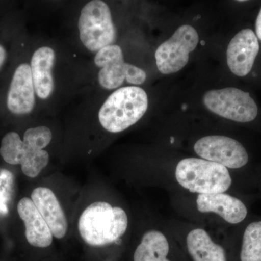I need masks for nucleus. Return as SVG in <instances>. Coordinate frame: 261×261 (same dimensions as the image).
Instances as JSON below:
<instances>
[{
	"label": "nucleus",
	"mask_w": 261,
	"mask_h": 261,
	"mask_svg": "<svg viewBox=\"0 0 261 261\" xmlns=\"http://www.w3.org/2000/svg\"><path fill=\"white\" fill-rule=\"evenodd\" d=\"M31 199L47 223L53 237L64 238L68 231V221L54 192L47 187H37L33 190Z\"/></svg>",
	"instance_id": "nucleus-13"
},
{
	"label": "nucleus",
	"mask_w": 261,
	"mask_h": 261,
	"mask_svg": "<svg viewBox=\"0 0 261 261\" xmlns=\"http://www.w3.org/2000/svg\"><path fill=\"white\" fill-rule=\"evenodd\" d=\"M81 41L92 53L114 44L116 29L109 6L101 0H92L81 10L78 23Z\"/></svg>",
	"instance_id": "nucleus-5"
},
{
	"label": "nucleus",
	"mask_w": 261,
	"mask_h": 261,
	"mask_svg": "<svg viewBox=\"0 0 261 261\" xmlns=\"http://www.w3.org/2000/svg\"><path fill=\"white\" fill-rule=\"evenodd\" d=\"M36 92L29 63L21 62L15 65L5 96V106L14 116H28L34 111Z\"/></svg>",
	"instance_id": "nucleus-10"
},
{
	"label": "nucleus",
	"mask_w": 261,
	"mask_h": 261,
	"mask_svg": "<svg viewBox=\"0 0 261 261\" xmlns=\"http://www.w3.org/2000/svg\"><path fill=\"white\" fill-rule=\"evenodd\" d=\"M94 64L99 68L98 82L103 89L118 88L126 80L128 84L140 85L145 82V71L125 63L121 48L117 44L107 46L96 53Z\"/></svg>",
	"instance_id": "nucleus-6"
},
{
	"label": "nucleus",
	"mask_w": 261,
	"mask_h": 261,
	"mask_svg": "<svg viewBox=\"0 0 261 261\" xmlns=\"http://www.w3.org/2000/svg\"><path fill=\"white\" fill-rule=\"evenodd\" d=\"M198 42V34L191 25L178 28L172 37L156 49L154 58L159 71L171 74L181 70L188 63L190 53L195 50Z\"/></svg>",
	"instance_id": "nucleus-8"
},
{
	"label": "nucleus",
	"mask_w": 261,
	"mask_h": 261,
	"mask_svg": "<svg viewBox=\"0 0 261 261\" xmlns=\"http://www.w3.org/2000/svg\"><path fill=\"white\" fill-rule=\"evenodd\" d=\"M51 139V130L45 126L28 128L23 140L17 132H10L2 139L0 154L8 164L20 165L24 175L35 178L49 163V153L44 149Z\"/></svg>",
	"instance_id": "nucleus-1"
},
{
	"label": "nucleus",
	"mask_w": 261,
	"mask_h": 261,
	"mask_svg": "<svg viewBox=\"0 0 261 261\" xmlns=\"http://www.w3.org/2000/svg\"><path fill=\"white\" fill-rule=\"evenodd\" d=\"M196 207L201 214H216L227 224H241L246 219L248 210L238 197L224 193L197 195Z\"/></svg>",
	"instance_id": "nucleus-12"
},
{
	"label": "nucleus",
	"mask_w": 261,
	"mask_h": 261,
	"mask_svg": "<svg viewBox=\"0 0 261 261\" xmlns=\"http://www.w3.org/2000/svg\"><path fill=\"white\" fill-rule=\"evenodd\" d=\"M8 58V51L3 43L0 42V73L6 64Z\"/></svg>",
	"instance_id": "nucleus-19"
},
{
	"label": "nucleus",
	"mask_w": 261,
	"mask_h": 261,
	"mask_svg": "<svg viewBox=\"0 0 261 261\" xmlns=\"http://www.w3.org/2000/svg\"><path fill=\"white\" fill-rule=\"evenodd\" d=\"M148 97L137 86H128L114 91L98 113L102 128L111 133H120L140 121L147 112Z\"/></svg>",
	"instance_id": "nucleus-3"
},
{
	"label": "nucleus",
	"mask_w": 261,
	"mask_h": 261,
	"mask_svg": "<svg viewBox=\"0 0 261 261\" xmlns=\"http://www.w3.org/2000/svg\"><path fill=\"white\" fill-rule=\"evenodd\" d=\"M175 179L182 188L197 195L224 193L232 185L228 168L200 158L180 161L175 168Z\"/></svg>",
	"instance_id": "nucleus-4"
},
{
	"label": "nucleus",
	"mask_w": 261,
	"mask_h": 261,
	"mask_svg": "<svg viewBox=\"0 0 261 261\" xmlns=\"http://www.w3.org/2000/svg\"><path fill=\"white\" fill-rule=\"evenodd\" d=\"M185 243L194 261H227L224 247L216 243L204 228H191L185 237Z\"/></svg>",
	"instance_id": "nucleus-16"
},
{
	"label": "nucleus",
	"mask_w": 261,
	"mask_h": 261,
	"mask_svg": "<svg viewBox=\"0 0 261 261\" xmlns=\"http://www.w3.org/2000/svg\"><path fill=\"white\" fill-rule=\"evenodd\" d=\"M128 226L126 211L107 202L89 205L81 215L79 231L81 238L91 246H104L116 243Z\"/></svg>",
	"instance_id": "nucleus-2"
},
{
	"label": "nucleus",
	"mask_w": 261,
	"mask_h": 261,
	"mask_svg": "<svg viewBox=\"0 0 261 261\" xmlns=\"http://www.w3.org/2000/svg\"><path fill=\"white\" fill-rule=\"evenodd\" d=\"M194 150L200 159L218 163L228 169H238L246 166L249 155L240 142L226 136H206L199 139Z\"/></svg>",
	"instance_id": "nucleus-9"
},
{
	"label": "nucleus",
	"mask_w": 261,
	"mask_h": 261,
	"mask_svg": "<svg viewBox=\"0 0 261 261\" xmlns=\"http://www.w3.org/2000/svg\"><path fill=\"white\" fill-rule=\"evenodd\" d=\"M240 261H261V220L252 221L245 227Z\"/></svg>",
	"instance_id": "nucleus-18"
},
{
	"label": "nucleus",
	"mask_w": 261,
	"mask_h": 261,
	"mask_svg": "<svg viewBox=\"0 0 261 261\" xmlns=\"http://www.w3.org/2000/svg\"><path fill=\"white\" fill-rule=\"evenodd\" d=\"M170 243L166 233L158 229L146 231L134 254V261H171Z\"/></svg>",
	"instance_id": "nucleus-17"
},
{
	"label": "nucleus",
	"mask_w": 261,
	"mask_h": 261,
	"mask_svg": "<svg viewBox=\"0 0 261 261\" xmlns=\"http://www.w3.org/2000/svg\"><path fill=\"white\" fill-rule=\"evenodd\" d=\"M203 104L215 114L240 123L253 121L258 111L249 93L233 87L207 91L203 96Z\"/></svg>",
	"instance_id": "nucleus-7"
},
{
	"label": "nucleus",
	"mask_w": 261,
	"mask_h": 261,
	"mask_svg": "<svg viewBox=\"0 0 261 261\" xmlns=\"http://www.w3.org/2000/svg\"><path fill=\"white\" fill-rule=\"evenodd\" d=\"M56 60V51L47 46L38 48L31 58V70L36 95L43 100L50 97L54 91L53 68Z\"/></svg>",
	"instance_id": "nucleus-14"
},
{
	"label": "nucleus",
	"mask_w": 261,
	"mask_h": 261,
	"mask_svg": "<svg viewBox=\"0 0 261 261\" xmlns=\"http://www.w3.org/2000/svg\"><path fill=\"white\" fill-rule=\"evenodd\" d=\"M255 32H256L257 37L261 40V8L255 22Z\"/></svg>",
	"instance_id": "nucleus-20"
},
{
	"label": "nucleus",
	"mask_w": 261,
	"mask_h": 261,
	"mask_svg": "<svg viewBox=\"0 0 261 261\" xmlns=\"http://www.w3.org/2000/svg\"><path fill=\"white\" fill-rule=\"evenodd\" d=\"M260 45L258 39L251 29L240 31L231 39L226 51L230 70L238 76H245L251 71Z\"/></svg>",
	"instance_id": "nucleus-11"
},
{
	"label": "nucleus",
	"mask_w": 261,
	"mask_h": 261,
	"mask_svg": "<svg viewBox=\"0 0 261 261\" xmlns=\"http://www.w3.org/2000/svg\"><path fill=\"white\" fill-rule=\"evenodd\" d=\"M17 210L25 224V238L28 243L41 248L49 247L53 243V233L32 199L22 198L17 205Z\"/></svg>",
	"instance_id": "nucleus-15"
}]
</instances>
